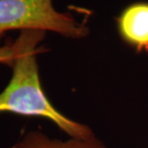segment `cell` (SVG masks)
Returning <instances> with one entry per match:
<instances>
[{"label": "cell", "instance_id": "cell-1", "mask_svg": "<svg viewBox=\"0 0 148 148\" xmlns=\"http://www.w3.org/2000/svg\"><path fill=\"white\" fill-rule=\"evenodd\" d=\"M45 34L40 30H25L14 40L16 56L12 66V75L0 93V114L40 117L56 124L71 138H92L94 134L89 127L62 114L43 90L36 55L46 50L40 45Z\"/></svg>", "mask_w": 148, "mask_h": 148}, {"label": "cell", "instance_id": "cell-2", "mask_svg": "<svg viewBox=\"0 0 148 148\" xmlns=\"http://www.w3.org/2000/svg\"><path fill=\"white\" fill-rule=\"evenodd\" d=\"M40 30L67 38L82 39L89 34L86 21L55 9L53 0H0V42L11 31Z\"/></svg>", "mask_w": 148, "mask_h": 148}, {"label": "cell", "instance_id": "cell-3", "mask_svg": "<svg viewBox=\"0 0 148 148\" xmlns=\"http://www.w3.org/2000/svg\"><path fill=\"white\" fill-rule=\"evenodd\" d=\"M121 40L138 53L148 54V2H135L124 8L116 18Z\"/></svg>", "mask_w": 148, "mask_h": 148}, {"label": "cell", "instance_id": "cell-4", "mask_svg": "<svg viewBox=\"0 0 148 148\" xmlns=\"http://www.w3.org/2000/svg\"><path fill=\"white\" fill-rule=\"evenodd\" d=\"M11 148H106V146L96 139L71 138L68 141L52 139L39 131H31L24 135L21 140Z\"/></svg>", "mask_w": 148, "mask_h": 148}, {"label": "cell", "instance_id": "cell-5", "mask_svg": "<svg viewBox=\"0 0 148 148\" xmlns=\"http://www.w3.org/2000/svg\"><path fill=\"white\" fill-rule=\"evenodd\" d=\"M16 56V46L14 40H10L0 47V64L12 67Z\"/></svg>", "mask_w": 148, "mask_h": 148}]
</instances>
